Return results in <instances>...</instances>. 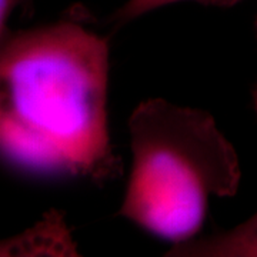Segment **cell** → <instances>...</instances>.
<instances>
[{
	"label": "cell",
	"mask_w": 257,
	"mask_h": 257,
	"mask_svg": "<svg viewBox=\"0 0 257 257\" xmlns=\"http://www.w3.org/2000/svg\"><path fill=\"white\" fill-rule=\"evenodd\" d=\"M110 47L77 18L0 40V150L19 172L113 180Z\"/></svg>",
	"instance_id": "6da1fadb"
},
{
	"label": "cell",
	"mask_w": 257,
	"mask_h": 257,
	"mask_svg": "<svg viewBox=\"0 0 257 257\" xmlns=\"http://www.w3.org/2000/svg\"><path fill=\"white\" fill-rule=\"evenodd\" d=\"M132 167L119 214L173 246L197 237L213 197L237 193L236 149L210 113L147 99L128 119Z\"/></svg>",
	"instance_id": "7a4b0ae2"
},
{
	"label": "cell",
	"mask_w": 257,
	"mask_h": 257,
	"mask_svg": "<svg viewBox=\"0 0 257 257\" xmlns=\"http://www.w3.org/2000/svg\"><path fill=\"white\" fill-rule=\"evenodd\" d=\"M167 256L257 257V211L241 224L214 236L172 246Z\"/></svg>",
	"instance_id": "3957f363"
},
{
	"label": "cell",
	"mask_w": 257,
	"mask_h": 257,
	"mask_svg": "<svg viewBox=\"0 0 257 257\" xmlns=\"http://www.w3.org/2000/svg\"><path fill=\"white\" fill-rule=\"evenodd\" d=\"M177 2H197L202 5L207 6H220V8H229L236 3H239L240 0H127L121 8H120L116 15H114V23L117 26H121L124 23H128L135 19L140 18L143 15H146L152 10L160 9L163 6L177 3Z\"/></svg>",
	"instance_id": "277c9868"
},
{
	"label": "cell",
	"mask_w": 257,
	"mask_h": 257,
	"mask_svg": "<svg viewBox=\"0 0 257 257\" xmlns=\"http://www.w3.org/2000/svg\"><path fill=\"white\" fill-rule=\"evenodd\" d=\"M28 0H0V40L9 35L10 19Z\"/></svg>",
	"instance_id": "5b68a950"
},
{
	"label": "cell",
	"mask_w": 257,
	"mask_h": 257,
	"mask_svg": "<svg viewBox=\"0 0 257 257\" xmlns=\"http://www.w3.org/2000/svg\"><path fill=\"white\" fill-rule=\"evenodd\" d=\"M253 101H254V109H256L257 111V89H256V92L253 93Z\"/></svg>",
	"instance_id": "8992f818"
},
{
	"label": "cell",
	"mask_w": 257,
	"mask_h": 257,
	"mask_svg": "<svg viewBox=\"0 0 257 257\" xmlns=\"http://www.w3.org/2000/svg\"><path fill=\"white\" fill-rule=\"evenodd\" d=\"M254 33H256V37H257V16H256V20H254Z\"/></svg>",
	"instance_id": "52a82bcc"
}]
</instances>
